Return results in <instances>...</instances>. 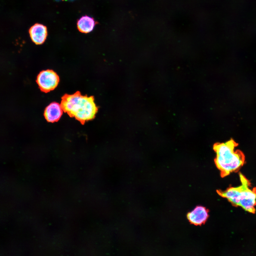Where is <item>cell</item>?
Wrapping results in <instances>:
<instances>
[{
	"instance_id": "3957f363",
	"label": "cell",
	"mask_w": 256,
	"mask_h": 256,
	"mask_svg": "<svg viewBox=\"0 0 256 256\" xmlns=\"http://www.w3.org/2000/svg\"><path fill=\"white\" fill-rule=\"evenodd\" d=\"M240 186L230 187L225 191L217 190L220 196L228 200L232 205L240 206L248 212L255 214L256 206V187L250 188L249 180L242 174H239Z\"/></svg>"
},
{
	"instance_id": "ba28073f",
	"label": "cell",
	"mask_w": 256,
	"mask_h": 256,
	"mask_svg": "<svg viewBox=\"0 0 256 256\" xmlns=\"http://www.w3.org/2000/svg\"><path fill=\"white\" fill-rule=\"evenodd\" d=\"M98 24L93 17L85 15L83 16L77 23L78 30L83 33L88 34L94 29L95 26Z\"/></svg>"
},
{
	"instance_id": "277c9868",
	"label": "cell",
	"mask_w": 256,
	"mask_h": 256,
	"mask_svg": "<svg viewBox=\"0 0 256 256\" xmlns=\"http://www.w3.org/2000/svg\"><path fill=\"white\" fill-rule=\"evenodd\" d=\"M36 82L41 91L47 93L57 87L60 82V78L54 71L48 69L40 72L37 77Z\"/></svg>"
},
{
	"instance_id": "8992f818",
	"label": "cell",
	"mask_w": 256,
	"mask_h": 256,
	"mask_svg": "<svg viewBox=\"0 0 256 256\" xmlns=\"http://www.w3.org/2000/svg\"><path fill=\"white\" fill-rule=\"evenodd\" d=\"M29 33L33 42L37 45H41L46 39L47 28L43 25L36 23L30 28Z\"/></svg>"
},
{
	"instance_id": "6da1fadb",
	"label": "cell",
	"mask_w": 256,
	"mask_h": 256,
	"mask_svg": "<svg viewBox=\"0 0 256 256\" xmlns=\"http://www.w3.org/2000/svg\"><path fill=\"white\" fill-rule=\"evenodd\" d=\"M61 99L60 105L63 112L82 125L94 119L98 112L93 96L83 95L80 92L77 91L73 94H65Z\"/></svg>"
},
{
	"instance_id": "7a4b0ae2",
	"label": "cell",
	"mask_w": 256,
	"mask_h": 256,
	"mask_svg": "<svg viewBox=\"0 0 256 256\" xmlns=\"http://www.w3.org/2000/svg\"><path fill=\"white\" fill-rule=\"evenodd\" d=\"M238 145L234 140H230L225 143H216L213 146L216 153L214 163L222 177L238 171L245 163V155L236 149Z\"/></svg>"
},
{
	"instance_id": "52a82bcc",
	"label": "cell",
	"mask_w": 256,
	"mask_h": 256,
	"mask_svg": "<svg viewBox=\"0 0 256 256\" xmlns=\"http://www.w3.org/2000/svg\"><path fill=\"white\" fill-rule=\"evenodd\" d=\"M63 112L61 105L56 102H53L46 108L44 116L48 122H57L61 118Z\"/></svg>"
},
{
	"instance_id": "5b68a950",
	"label": "cell",
	"mask_w": 256,
	"mask_h": 256,
	"mask_svg": "<svg viewBox=\"0 0 256 256\" xmlns=\"http://www.w3.org/2000/svg\"><path fill=\"white\" fill-rule=\"evenodd\" d=\"M209 211L202 206L198 205L187 213L186 217L191 224L196 226L205 224L209 217Z\"/></svg>"
},
{
	"instance_id": "9c48e42d",
	"label": "cell",
	"mask_w": 256,
	"mask_h": 256,
	"mask_svg": "<svg viewBox=\"0 0 256 256\" xmlns=\"http://www.w3.org/2000/svg\"><path fill=\"white\" fill-rule=\"evenodd\" d=\"M63 1H64V0H63Z\"/></svg>"
}]
</instances>
